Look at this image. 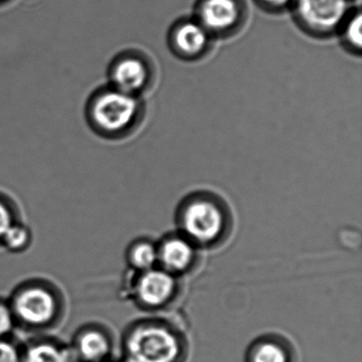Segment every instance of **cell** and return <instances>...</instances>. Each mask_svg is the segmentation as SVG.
I'll use <instances>...</instances> for the list:
<instances>
[{
    "label": "cell",
    "instance_id": "cell-1",
    "mask_svg": "<svg viewBox=\"0 0 362 362\" xmlns=\"http://www.w3.org/2000/svg\"><path fill=\"white\" fill-rule=\"evenodd\" d=\"M127 362H186L189 347L185 334L165 320L134 326L124 345Z\"/></svg>",
    "mask_w": 362,
    "mask_h": 362
},
{
    "label": "cell",
    "instance_id": "cell-2",
    "mask_svg": "<svg viewBox=\"0 0 362 362\" xmlns=\"http://www.w3.org/2000/svg\"><path fill=\"white\" fill-rule=\"evenodd\" d=\"M146 112L141 97L127 94L111 86L93 95L88 107L93 128L114 139L134 133L145 120Z\"/></svg>",
    "mask_w": 362,
    "mask_h": 362
},
{
    "label": "cell",
    "instance_id": "cell-3",
    "mask_svg": "<svg viewBox=\"0 0 362 362\" xmlns=\"http://www.w3.org/2000/svg\"><path fill=\"white\" fill-rule=\"evenodd\" d=\"M180 234L197 247H213L221 243L230 226V211L218 197L207 194L188 197L177 214Z\"/></svg>",
    "mask_w": 362,
    "mask_h": 362
},
{
    "label": "cell",
    "instance_id": "cell-4",
    "mask_svg": "<svg viewBox=\"0 0 362 362\" xmlns=\"http://www.w3.org/2000/svg\"><path fill=\"white\" fill-rule=\"evenodd\" d=\"M351 0H294L292 18L307 37L325 41L338 35L346 20Z\"/></svg>",
    "mask_w": 362,
    "mask_h": 362
},
{
    "label": "cell",
    "instance_id": "cell-5",
    "mask_svg": "<svg viewBox=\"0 0 362 362\" xmlns=\"http://www.w3.org/2000/svg\"><path fill=\"white\" fill-rule=\"evenodd\" d=\"M194 18L217 40H230L240 35L250 18L247 0H197Z\"/></svg>",
    "mask_w": 362,
    "mask_h": 362
},
{
    "label": "cell",
    "instance_id": "cell-6",
    "mask_svg": "<svg viewBox=\"0 0 362 362\" xmlns=\"http://www.w3.org/2000/svg\"><path fill=\"white\" fill-rule=\"evenodd\" d=\"M158 69L149 54L143 50L130 49L120 52L110 67L111 86L141 97L154 88Z\"/></svg>",
    "mask_w": 362,
    "mask_h": 362
},
{
    "label": "cell",
    "instance_id": "cell-7",
    "mask_svg": "<svg viewBox=\"0 0 362 362\" xmlns=\"http://www.w3.org/2000/svg\"><path fill=\"white\" fill-rule=\"evenodd\" d=\"M167 45L175 58L196 63L211 56L215 40L194 16H190L173 23L167 35Z\"/></svg>",
    "mask_w": 362,
    "mask_h": 362
},
{
    "label": "cell",
    "instance_id": "cell-8",
    "mask_svg": "<svg viewBox=\"0 0 362 362\" xmlns=\"http://www.w3.org/2000/svg\"><path fill=\"white\" fill-rule=\"evenodd\" d=\"M179 290L177 276L160 267L141 272L135 283V298L145 308L158 310L170 304Z\"/></svg>",
    "mask_w": 362,
    "mask_h": 362
},
{
    "label": "cell",
    "instance_id": "cell-9",
    "mask_svg": "<svg viewBox=\"0 0 362 362\" xmlns=\"http://www.w3.org/2000/svg\"><path fill=\"white\" fill-rule=\"evenodd\" d=\"M198 259V247L182 234L170 235L158 245V267L179 276L192 270Z\"/></svg>",
    "mask_w": 362,
    "mask_h": 362
},
{
    "label": "cell",
    "instance_id": "cell-10",
    "mask_svg": "<svg viewBox=\"0 0 362 362\" xmlns=\"http://www.w3.org/2000/svg\"><path fill=\"white\" fill-rule=\"evenodd\" d=\"M16 313L25 323L43 325L54 319L57 303L48 290L31 287L23 290L16 300Z\"/></svg>",
    "mask_w": 362,
    "mask_h": 362
},
{
    "label": "cell",
    "instance_id": "cell-11",
    "mask_svg": "<svg viewBox=\"0 0 362 362\" xmlns=\"http://www.w3.org/2000/svg\"><path fill=\"white\" fill-rule=\"evenodd\" d=\"M245 362H296L291 345L279 337L258 339L247 349Z\"/></svg>",
    "mask_w": 362,
    "mask_h": 362
},
{
    "label": "cell",
    "instance_id": "cell-12",
    "mask_svg": "<svg viewBox=\"0 0 362 362\" xmlns=\"http://www.w3.org/2000/svg\"><path fill=\"white\" fill-rule=\"evenodd\" d=\"M362 13L360 6L351 8L346 20L343 23L338 35L344 52L356 58H361Z\"/></svg>",
    "mask_w": 362,
    "mask_h": 362
},
{
    "label": "cell",
    "instance_id": "cell-13",
    "mask_svg": "<svg viewBox=\"0 0 362 362\" xmlns=\"http://www.w3.org/2000/svg\"><path fill=\"white\" fill-rule=\"evenodd\" d=\"M78 349L84 360L90 362L103 361L110 351L109 339L98 330H88L80 336Z\"/></svg>",
    "mask_w": 362,
    "mask_h": 362
},
{
    "label": "cell",
    "instance_id": "cell-14",
    "mask_svg": "<svg viewBox=\"0 0 362 362\" xmlns=\"http://www.w3.org/2000/svg\"><path fill=\"white\" fill-rule=\"evenodd\" d=\"M129 262L139 272L158 267V245L150 241H139L129 251Z\"/></svg>",
    "mask_w": 362,
    "mask_h": 362
},
{
    "label": "cell",
    "instance_id": "cell-15",
    "mask_svg": "<svg viewBox=\"0 0 362 362\" xmlns=\"http://www.w3.org/2000/svg\"><path fill=\"white\" fill-rule=\"evenodd\" d=\"M23 362H69V356L56 345L42 343L30 347Z\"/></svg>",
    "mask_w": 362,
    "mask_h": 362
},
{
    "label": "cell",
    "instance_id": "cell-16",
    "mask_svg": "<svg viewBox=\"0 0 362 362\" xmlns=\"http://www.w3.org/2000/svg\"><path fill=\"white\" fill-rule=\"evenodd\" d=\"M3 240L6 247L12 251L22 250L29 243L28 230L24 226L13 224L3 237Z\"/></svg>",
    "mask_w": 362,
    "mask_h": 362
},
{
    "label": "cell",
    "instance_id": "cell-17",
    "mask_svg": "<svg viewBox=\"0 0 362 362\" xmlns=\"http://www.w3.org/2000/svg\"><path fill=\"white\" fill-rule=\"evenodd\" d=\"M256 7L270 16H281L290 11L294 0H253Z\"/></svg>",
    "mask_w": 362,
    "mask_h": 362
},
{
    "label": "cell",
    "instance_id": "cell-18",
    "mask_svg": "<svg viewBox=\"0 0 362 362\" xmlns=\"http://www.w3.org/2000/svg\"><path fill=\"white\" fill-rule=\"evenodd\" d=\"M13 315L7 305L0 303V337L9 334L13 328Z\"/></svg>",
    "mask_w": 362,
    "mask_h": 362
},
{
    "label": "cell",
    "instance_id": "cell-19",
    "mask_svg": "<svg viewBox=\"0 0 362 362\" xmlns=\"http://www.w3.org/2000/svg\"><path fill=\"white\" fill-rule=\"evenodd\" d=\"M0 362H23L18 349L11 343L0 341Z\"/></svg>",
    "mask_w": 362,
    "mask_h": 362
},
{
    "label": "cell",
    "instance_id": "cell-20",
    "mask_svg": "<svg viewBox=\"0 0 362 362\" xmlns=\"http://www.w3.org/2000/svg\"><path fill=\"white\" fill-rule=\"evenodd\" d=\"M13 224V219H12L9 209L0 202V239H3L6 233Z\"/></svg>",
    "mask_w": 362,
    "mask_h": 362
},
{
    "label": "cell",
    "instance_id": "cell-21",
    "mask_svg": "<svg viewBox=\"0 0 362 362\" xmlns=\"http://www.w3.org/2000/svg\"><path fill=\"white\" fill-rule=\"evenodd\" d=\"M6 0H0V4L5 3Z\"/></svg>",
    "mask_w": 362,
    "mask_h": 362
},
{
    "label": "cell",
    "instance_id": "cell-22",
    "mask_svg": "<svg viewBox=\"0 0 362 362\" xmlns=\"http://www.w3.org/2000/svg\"><path fill=\"white\" fill-rule=\"evenodd\" d=\"M101 362H105V361H101Z\"/></svg>",
    "mask_w": 362,
    "mask_h": 362
}]
</instances>
